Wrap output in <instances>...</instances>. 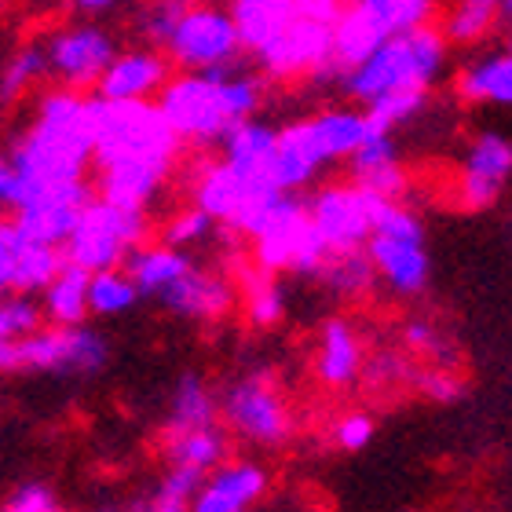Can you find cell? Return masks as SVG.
I'll use <instances>...</instances> for the list:
<instances>
[{
	"mask_svg": "<svg viewBox=\"0 0 512 512\" xmlns=\"http://www.w3.org/2000/svg\"><path fill=\"white\" fill-rule=\"evenodd\" d=\"M92 161L99 169V198L147 213V202L169 180L180 139L154 103H103L88 99Z\"/></svg>",
	"mask_w": 512,
	"mask_h": 512,
	"instance_id": "6da1fadb",
	"label": "cell"
},
{
	"mask_svg": "<svg viewBox=\"0 0 512 512\" xmlns=\"http://www.w3.org/2000/svg\"><path fill=\"white\" fill-rule=\"evenodd\" d=\"M11 165H15V194L8 209L26 205L44 191L85 183L88 161H92V118L88 99L66 88H55L37 103L30 132L15 143Z\"/></svg>",
	"mask_w": 512,
	"mask_h": 512,
	"instance_id": "7a4b0ae2",
	"label": "cell"
},
{
	"mask_svg": "<svg viewBox=\"0 0 512 512\" xmlns=\"http://www.w3.org/2000/svg\"><path fill=\"white\" fill-rule=\"evenodd\" d=\"M264 96V81L235 74V66L205 70V74L169 77L158 92V114L176 132V139L191 143H216L231 128L253 121Z\"/></svg>",
	"mask_w": 512,
	"mask_h": 512,
	"instance_id": "3957f363",
	"label": "cell"
},
{
	"mask_svg": "<svg viewBox=\"0 0 512 512\" xmlns=\"http://www.w3.org/2000/svg\"><path fill=\"white\" fill-rule=\"evenodd\" d=\"M447 66V41L436 22L381 44L363 66L344 74L348 96L363 99L366 107L392 92H428V85Z\"/></svg>",
	"mask_w": 512,
	"mask_h": 512,
	"instance_id": "277c9868",
	"label": "cell"
},
{
	"mask_svg": "<svg viewBox=\"0 0 512 512\" xmlns=\"http://www.w3.org/2000/svg\"><path fill=\"white\" fill-rule=\"evenodd\" d=\"M432 11V0H363L341 8L330 26V74H348L363 66L381 44L428 26Z\"/></svg>",
	"mask_w": 512,
	"mask_h": 512,
	"instance_id": "5b68a950",
	"label": "cell"
},
{
	"mask_svg": "<svg viewBox=\"0 0 512 512\" xmlns=\"http://www.w3.org/2000/svg\"><path fill=\"white\" fill-rule=\"evenodd\" d=\"M246 238L253 242L256 267L267 271V275H278V271L319 275V267L330 256V249L322 246V238L315 235L308 209H304L297 194L271 198V205L256 216V224L249 227Z\"/></svg>",
	"mask_w": 512,
	"mask_h": 512,
	"instance_id": "8992f818",
	"label": "cell"
},
{
	"mask_svg": "<svg viewBox=\"0 0 512 512\" xmlns=\"http://www.w3.org/2000/svg\"><path fill=\"white\" fill-rule=\"evenodd\" d=\"M147 213L139 209H121V205H110L103 198H92V202L81 209L74 231L66 235L63 260L85 275H99V271H121L125 256L132 249H139L147 242Z\"/></svg>",
	"mask_w": 512,
	"mask_h": 512,
	"instance_id": "52a82bcc",
	"label": "cell"
},
{
	"mask_svg": "<svg viewBox=\"0 0 512 512\" xmlns=\"http://www.w3.org/2000/svg\"><path fill=\"white\" fill-rule=\"evenodd\" d=\"M366 260L374 275L384 278L399 297H414L428 286V260L425 227L403 202H384L374 216V231L366 242Z\"/></svg>",
	"mask_w": 512,
	"mask_h": 512,
	"instance_id": "ba28073f",
	"label": "cell"
},
{
	"mask_svg": "<svg viewBox=\"0 0 512 512\" xmlns=\"http://www.w3.org/2000/svg\"><path fill=\"white\" fill-rule=\"evenodd\" d=\"M110 363V344L103 333L74 326H41L22 341L0 344V370H48V374H99Z\"/></svg>",
	"mask_w": 512,
	"mask_h": 512,
	"instance_id": "9c48e42d",
	"label": "cell"
},
{
	"mask_svg": "<svg viewBox=\"0 0 512 512\" xmlns=\"http://www.w3.org/2000/svg\"><path fill=\"white\" fill-rule=\"evenodd\" d=\"M242 52L235 33V22L224 8L213 4H198V8H183L169 44H165V59L169 66L176 63L187 74H205V70H224Z\"/></svg>",
	"mask_w": 512,
	"mask_h": 512,
	"instance_id": "30bf717a",
	"label": "cell"
},
{
	"mask_svg": "<svg viewBox=\"0 0 512 512\" xmlns=\"http://www.w3.org/2000/svg\"><path fill=\"white\" fill-rule=\"evenodd\" d=\"M381 205L384 198L355 187V183H333V187H322L311 202H304V209H308L315 235L330 253H355L370 242L374 216Z\"/></svg>",
	"mask_w": 512,
	"mask_h": 512,
	"instance_id": "8fae6325",
	"label": "cell"
},
{
	"mask_svg": "<svg viewBox=\"0 0 512 512\" xmlns=\"http://www.w3.org/2000/svg\"><path fill=\"white\" fill-rule=\"evenodd\" d=\"M220 414H224V421L235 428L238 436H246L249 443H260V447H278L293 432V417H289L286 399H282L278 384L267 374L238 377L227 388Z\"/></svg>",
	"mask_w": 512,
	"mask_h": 512,
	"instance_id": "7c38bea8",
	"label": "cell"
},
{
	"mask_svg": "<svg viewBox=\"0 0 512 512\" xmlns=\"http://www.w3.org/2000/svg\"><path fill=\"white\" fill-rule=\"evenodd\" d=\"M271 198H278V191L249 180L224 161L209 165L194 187V209H202L213 224H224L235 235H249V227L271 205Z\"/></svg>",
	"mask_w": 512,
	"mask_h": 512,
	"instance_id": "4fadbf2b",
	"label": "cell"
},
{
	"mask_svg": "<svg viewBox=\"0 0 512 512\" xmlns=\"http://www.w3.org/2000/svg\"><path fill=\"white\" fill-rule=\"evenodd\" d=\"M114 55H118V44H114L110 30H103L96 22H81V26L59 30L52 37V44L44 48L48 74L59 77L66 92H77V96H81V88L99 85V77L107 74Z\"/></svg>",
	"mask_w": 512,
	"mask_h": 512,
	"instance_id": "5bb4252c",
	"label": "cell"
},
{
	"mask_svg": "<svg viewBox=\"0 0 512 512\" xmlns=\"http://www.w3.org/2000/svg\"><path fill=\"white\" fill-rule=\"evenodd\" d=\"M267 77L278 81H297V77H326L330 74V22H315L300 11L297 0V19L256 55Z\"/></svg>",
	"mask_w": 512,
	"mask_h": 512,
	"instance_id": "9a60e30c",
	"label": "cell"
},
{
	"mask_svg": "<svg viewBox=\"0 0 512 512\" xmlns=\"http://www.w3.org/2000/svg\"><path fill=\"white\" fill-rule=\"evenodd\" d=\"M512 172V143L502 132H480L465 150L458 176V202L469 213L494 209Z\"/></svg>",
	"mask_w": 512,
	"mask_h": 512,
	"instance_id": "2e32d148",
	"label": "cell"
},
{
	"mask_svg": "<svg viewBox=\"0 0 512 512\" xmlns=\"http://www.w3.org/2000/svg\"><path fill=\"white\" fill-rule=\"evenodd\" d=\"M92 202V187L88 183H74V187H55V191L37 194L26 209L15 213L11 231L26 246H63L66 235L74 231L81 209Z\"/></svg>",
	"mask_w": 512,
	"mask_h": 512,
	"instance_id": "e0dca14e",
	"label": "cell"
},
{
	"mask_svg": "<svg viewBox=\"0 0 512 512\" xmlns=\"http://www.w3.org/2000/svg\"><path fill=\"white\" fill-rule=\"evenodd\" d=\"M169 74V59L154 48L118 52L114 63L107 66V74L99 77L96 99H103V103H147L150 96H158L165 88Z\"/></svg>",
	"mask_w": 512,
	"mask_h": 512,
	"instance_id": "ac0fdd59",
	"label": "cell"
},
{
	"mask_svg": "<svg viewBox=\"0 0 512 512\" xmlns=\"http://www.w3.org/2000/svg\"><path fill=\"white\" fill-rule=\"evenodd\" d=\"M267 491V472L253 461H227L202 480L191 512H249Z\"/></svg>",
	"mask_w": 512,
	"mask_h": 512,
	"instance_id": "d6986e66",
	"label": "cell"
},
{
	"mask_svg": "<svg viewBox=\"0 0 512 512\" xmlns=\"http://www.w3.org/2000/svg\"><path fill=\"white\" fill-rule=\"evenodd\" d=\"M161 304L169 311H176V315H183V319L213 322V319H224L227 311L235 308V286L224 275L202 271V267L194 264L176 286L161 293Z\"/></svg>",
	"mask_w": 512,
	"mask_h": 512,
	"instance_id": "ffe728a7",
	"label": "cell"
},
{
	"mask_svg": "<svg viewBox=\"0 0 512 512\" xmlns=\"http://www.w3.org/2000/svg\"><path fill=\"white\" fill-rule=\"evenodd\" d=\"M363 341L348 319H326L319 330V352H315V377L326 388H348L363 374Z\"/></svg>",
	"mask_w": 512,
	"mask_h": 512,
	"instance_id": "44dd1931",
	"label": "cell"
},
{
	"mask_svg": "<svg viewBox=\"0 0 512 512\" xmlns=\"http://www.w3.org/2000/svg\"><path fill=\"white\" fill-rule=\"evenodd\" d=\"M227 15L235 22L242 52L260 55L289 22L297 19V0H238L227 8Z\"/></svg>",
	"mask_w": 512,
	"mask_h": 512,
	"instance_id": "7402d4cb",
	"label": "cell"
},
{
	"mask_svg": "<svg viewBox=\"0 0 512 512\" xmlns=\"http://www.w3.org/2000/svg\"><path fill=\"white\" fill-rule=\"evenodd\" d=\"M191 267H194V260L187 253H180V249L139 246L125 256L121 271H125L128 282L136 286V293H154V297H161V293L176 286Z\"/></svg>",
	"mask_w": 512,
	"mask_h": 512,
	"instance_id": "603a6c76",
	"label": "cell"
},
{
	"mask_svg": "<svg viewBox=\"0 0 512 512\" xmlns=\"http://www.w3.org/2000/svg\"><path fill=\"white\" fill-rule=\"evenodd\" d=\"M458 96L465 99V103H494V107H509L512 103V55L491 52V55H480V59H472V63L461 66Z\"/></svg>",
	"mask_w": 512,
	"mask_h": 512,
	"instance_id": "cb8c5ba5",
	"label": "cell"
},
{
	"mask_svg": "<svg viewBox=\"0 0 512 512\" xmlns=\"http://www.w3.org/2000/svg\"><path fill=\"white\" fill-rule=\"evenodd\" d=\"M216 403L213 388L205 384V377L183 374L172 388L169 417H165V436H180V432H198V428H216Z\"/></svg>",
	"mask_w": 512,
	"mask_h": 512,
	"instance_id": "d4e9b609",
	"label": "cell"
},
{
	"mask_svg": "<svg viewBox=\"0 0 512 512\" xmlns=\"http://www.w3.org/2000/svg\"><path fill=\"white\" fill-rule=\"evenodd\" d=\"M224 165H231L235 172L249 176V180L264 183V172H267V161L275 154V128L264 125V121H246V125L231 128L224 139Z\"/></svg>",
	"mask_w": 512,
	"mask_h": 512,
	"instance_id": "484cf974",
	"label": "cell"
},
{
	"mask_svg": "<svg viewBox=\"0 0 512 512\" xmlns=\"http://www.w3.org/2000/svg\"><path fill=\"white\" fill-rule=\"evenodd\" d=\"M165 458L172 469H187L198 476H209L220 469L227 458V439L220 428H198V432H180V436H165Z\"/></svg>",
	"mask_w": 512,
	"mask_h": 512,
	"instance_id": "4316f807",
	"label": "cell"
},
{
	"mask_svg": "<svg viewBox=\"0 0 512 512\" xmlns=\"http://www.w3.org/2000/svg\"><path fill=\"white\" fill-rule=\"evenodd\" d=\"M311 121V132H315V143H319L326 165L341 158H352L355 147L363 143L366 136V118L363 110H348V107H333L315 114Z\"/></svg>",
	"mask_w": 512,
	"mask_h": 512,
	"instance_id": "83f0119b",
	"label": "cell"
},
{
	"mask_svg": "<svg viewBox=\"0 0 512 512\" xmlns=\"http://www.w3.org/2000/svg\"><path fill=\"white\" fill-rule=\"evenodd\" d=\"M59 330L85 326L88 319V275L77 267L63 264V271L52 278V286L44 289V311Z\"/></svg>",
	"mask_w": 512,
	"mask_h": 512,
	"instance_id": "f1b7e54d",
	"label": "cell"
},
{
	"mask_svg": "<svg viewBox=\"0 0 512 512\" xmlns=\"http://www.w3.org/2000/svg\"><path fill=\"white\" fill-rule=\"evenodd\" d=\"M238 289H242V308H246V319L260 330L267 326H278L282 315H286V293L275 282V275L260 271L256 264L242 267L238 271Z\"/></svg>",
	"mask_w": 512,
	"mask_h": 512,
	"instance_id": "f546056e",
	"label": "cell"
},
{
	"mask_svg": "<svg viewBox=\"0 0 512 512\" xmlns=\"http://www.w3.org/2000/svg\"><path fill=\"white\" fill-rule=\"evenodd\" d=\"M63 249L55 246H26L19 242L15 249V260H11V278L8 289H15L19 297H33L37 289H48L52 278L63 271Z\"/></svg>",
	"mask_w": 512,
	"mask_h": 512,
	"instance_id": "4dcf8cb0",
	"label": "cell"
},
{
	"mask_svg": "<svg viewBox=\"0 0 512 512\" xmlns=\"http://www.w3.org/2000/svg\"><path fill=\"white\" fill-rule=\"evenodd\" d=\"M498 22H502V8L498 4H491V0H465V4L447 11L439 33H443L447 44H480Z\"/></svg>",
	"mask_w": 512,
	"mask_h": 512,
	"instance_id": "1f68e13d",
	"label": "cell"
},
{
	"mask_svg": "<svg viewBox=\"0 0 512 512\" xmlns=\"http://www.w3.org/2000/svg\"><path fill=\"white\" fill-rule=\"evenodd\" d=\"M315 278H322L337 297H363L370 293L377 275L366 260V249H355V253H330Z\"/></svg>",
	"mask_w": 512,
	"mask_h": 512,
	"instance_id": "d6a6232c",
	"label": "cell"
},
{
	"mask_svg": "<svg viewBox=\"0 0 512 512\" xmlns=\"http://www.w3.org/2000/svg\"><path fill=\"white\" fill-rule=\"evenodd\" d=\"M202 480L205 476H198V472L169 469L165 480L158 483V491L139 498L132 505V512H191V502L194 494H198V487H202Z\"/></svg>",
	"mask_w": 512,
	"mask_h": 512,
	"instance_id": "836d02e7",
	"label": "cell"
},
{
	"mask_svg": "<svg viewBox=\"0 0 512 512\" xmlns=\"http://www.w3.org/2000/svg\"><path fill=\"white\" fill-rule=\"evenodd\" d=\"M139 300L136 286L128 282L125 271H99L88 275V315H103L114 319L121 311H128Z\"/></svg>",
	"mask_w": 512,
	"mask_h": 512,
	"instance_id": "e575fe53",
	"label": "cell"
},
{
	"mask_svg": "<svg viewBox=\"0 0 512 512\" xmlns=\"http://www.w3.org/2000/svg\"><path fill=\"white\" fill-rule=\"evenodd\" d=\"M44 74H48L44 48H37V44L19 48V52L4 63V70H0V103H15V99H22Z\"/></svg>",
	"mask_w": 512,
	"mask_h": 512,
	"instance_id": "d590c367",
	"label": "cell"
},
{
	"mask_svg": "<svg viewBox=\"0 0 512 512\" xmlns=\"http://www.w3.org/2000/svg\"><path fill=\"white\" fill-rule=\"evenodd\" d=\"M428 92H392V96L377 99L366 107V128H374V132H384V136H392V128H399L403 121H410L417 110L425 107Z\"/></svg>",
	"mask_w": 512,
	"mask_h": 512,
	"instance_id": "8d00e7d4",
	"label": "cell"
},
{
	"mask_svg": "<svg viewBox=\"0 0 512 512\" xmlns=\"http://www.w3.org/2000/svg\"><path fill=\"white\" fill-rule=\"evenodd\" d=\"M41 319H44L41 308L30 297H19V293L0 297V344L22 341V337L37 333L41 330Z\"/></svg>",
	"mask_w": 512,
	"mask_h": 512,
	"instance_id": "74e56055",
	"label": "cell"
},
{
	"mask_svg": "<svg viewBox=\"0 0 512 512\" xmlns=\"http://www.w3.org/2000/svg\"><path fill=\"white\" fill-rule=\"evenodd\" d=\"M216 224L209 220V216L202 213V209H183V213H176L165 224V231H161V246H169V249H187V246H202L205 238H213Z\"/></svg>",
	"mask_w": 512,
	"mask_h": 512,
	"instance_id": "f35d334b",
	"label": "cell"
},
{
	"mask_svg": "<svg viewBox=\"0 0 512 512\" xmlns=\"http://www.w3.org/2000/svg\"><path fill=\"white\" fill-rule=\"evenodd\" d=\"M352 176H370V172H381L388 165H399V150H395V139L384 136V132H374V128H366L363 143L355 147L352 158Z\"/></svg>",
	"mask_w": 512,
	"mask_h": 512,
	"instance_id": "ab89813d",
	"label": "cell"
},
{
	"mask_svg": "<svg viewBox=\"0 0 512 512\" xmlns=\"http://www.w3.org/2000/svg\"><path fill=\"white\" fill-rule=\"evenodd\" d=\"M0 512H63V502H59V494L48 487V483H22L15 491L4 498Z\"/></svg>",
	"mask_w": 512,
	"mask_h": 512,
	"instance_id": "60d3db41",
	"label": "cell"
},
{
	"mask_svg": "<svg viewBox=\"0 0 512 512\" xmlns=\"http://www.w3.org/2000/svg\"><path fill=\"white\" fill-rule=\"evenodd\" d=\"M406 344H410L417 355H428L432 366H439V370H450V366H454V352H450L447 337H443L436 326H428V322H410V326H406Z\"/></svg>",
	"mask_w": 512,
	"mask_h": 512,
	"instance_id": "b9f144b4",
	"label": "cell"
},
{
	"mask_svg": "<svg viewBox=\"0 0 512 512\" xmlns=\"http://www.w3.org/2000/svg\"><path fill=\"white\" fill-rule=\"evenodd\" d=\"M410 384L417 392L436 399V403H450L461 395V377H454L450 370H439V366H414L410 370Z\"/></svg>",
	"mask_w": 512,
	"mask_h": 512,
	"instance_id": "7bdbcfd3",
	"label": "cell"
},
{
	"mask_svg": "<svg viewBox=\"0 0 512 512\" xmlns=\"http://www.w3.org/2000/svg\"><path fill=\"white\" fill-rule=\"evenodd\" d=\"M377 425L374 417L363 414V410H352V414H344L337 425H333V443L341 450H366L370 447V439H374Z\"/></svg>",
	"mask_w": 512,
	"mask_h": 512,
	"instance_id": "ee69618b",
	"label": "cell"
},
{
	"mask_svg": "<svg viewBox=\"0 0 512 512\" xmlns=\"http://www.w3.org/2000/svg\"><path fill=\"white\" fill-rule=\"evenodd\" d=\"M183 8H187V4H154V8L143 15V33H147V41H154V52L169 44L172 30H176V22H180V15H183Z\"/></svg>",
	"mask_w": 512,
	"mask_h": 512,
	"instance_id": "f6af8a7d",
	"label": "cell"
},
{
	"mask_svg": "<svg viewBox=\"0 0 512 512\" xmlns=\"http://www.w3.org/2000/svg\"><path fill=\"white\" fill-rule=\"evenodd\" d=\"M366 370V381L374 384V388H381V384H399V381H410V370L414 366L406 363L403 355H377L374 363L370 366H363Z\"/></svg>",
	"mask_w": 512,
	"mask_h": 512,
	"instance_id": "bcb514c9",
	"label": "cell"
},
{
	"mask_svg": "<svg viewBox=\"0 0 512 512\" xmlns=\"http://www.w3.org/2000/svg\"><path fill=\"white\" fill-rule=\"evenodd\" d=\"M15 249H19V238L11 231V224L0 220V293L8 289V278H11V260H15Z\"/></svg>",
	"mask_w": 512,
	"mask_h": 512,
	"instance_id": "7dc6e473",
	"label": "cell"
},
{
	"mask_svg": "<svg viewBox=\"0 0 512 512\" xmlns=\"http://www.w3.org/2000/svg\"><path fill=\"white\" fill-rule=\"evenodd\" d=\"M11 194H15V165L8 150H0V205H11Z\"/></svg>",
	"mask_w": 512,
	"mask_h": 512,
	"instance_id": "c3c4849f",
	"label": "cell"
},
{
	"mask_svg": "<svg viewBox=\"0 0 512 512\" xmlns=\"http://www.w3.org/2000/svg\"><path fill=\"white\" fill-rule=\"evenodd\" d=\"M103 512H110V509H103Z\"/></svg>",
	"mask_w": 512,
	"mask_h": 512,
	"instance_id": "681fc988",
	"label": "cell"
}]
</instances>
